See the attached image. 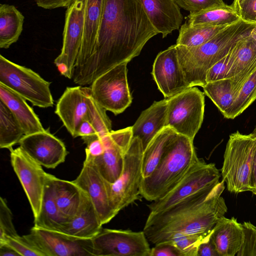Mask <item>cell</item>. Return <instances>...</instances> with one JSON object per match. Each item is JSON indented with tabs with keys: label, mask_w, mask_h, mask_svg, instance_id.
Instances as JSON below:
<instances>
[{
	"label": "cell",
	"mask_w": 256,
	"mask_h": 256,
	"mask_svg": "<svg viewBox=\"0 0 256 256\" xmlns=\"http://www.w3.org/2000/svg\"><path fill=\"white\" fill-rule=\"evenodd\" d=\"M158 34L140 0H104L93 52L72 79L80 86L91 84L110 69L138 56Z\"/></svg>",
	"instance_id": "6da1fadb"
},
{
	"label": "cell",
	"mask_w": 256,
	"mask_h": 256,
	"mask_svg": "<svg viewBox=\"0 0 256 256\" xmlns=\"http://www.w3.org/2000/svg\"><path fill=\"white\" fill-rule=\"evenodd\" d=\"M224 184L222 180L166 210L150 212L143 230L148 242L155 245L177 234L208 236L228 210L221 196Z\"/></svg>",
	"instance_id": "7a4b0ae2"
},
{
	"label": "cell",
	"mask_w": 256,
	"mask_h": 256,
	"mask_svg": "<svg viewBox=\"0 0 256 256\" xmlns=\"http://www.w3.org/2000/svg\"><path fill=\"white\" fill-rule=\"evenodd\" d=\"M256 23L242 20L230 25L207 42L195 47L177 45L180 64L189 87L203 86L208 70L239 40L249 35Z\"/></svg>",
	"instance_id": "3957f363"
},
{
	"label": "cell",
	"mask_w": 256,
	"mask_h": 256,
	"mask_svg": "<svg viewBox=\"0 0 256 256\" xmlns=\"http://www.w3.org/2000/svg\"><path fill=\"white\" fill-rule=\"evenodd\" d=\"M199 160L194 140L178 134L152 174L142 178L140 196L150 202L163 197L183 178Z\"/></svg>",
	"instance_id": "277c9868"
},
{
	"label": "cell",
	"mask_w": 256,
	"mask_h": 256,
	"mask_svg": "<svg viewBox=\"0 0 256 256\" xmlns=\"http://www.w3.org/2000/svg\"><path fill=\"white\" fill-rule=\"evenodd\" d=\"M256 140L237 131L230 134L221 169L227 190L236 194L252 190L251 176Z\"/></svg>",
	"instance_id": "5b68a950"
},
{
	"label": "cell",
	"mask_w": 256,
	"mask_h": 256,
	"mask_svg": "<svg viewBox=\"0 0 256 256\" xmlns=\"http://www.w3.org/2000/svg\"><path fill=\"white\" fill-rule=\"evenodd\" d=\"M0 83L18 94L33 106L52 107L54 104L50 82L32 70L0 56Z\"/></svg>",
	"instance_id": "8992f818"
},
{
	"label": "cell",
	"mask_w": 256,
	"mask_h": 256,
	"mask_svg": "<svg viewBox=\"0 0 256 256\" xmlns=\"http://www.w3.org/2000/svg\"><path fill=\"white\" fill-rule=\"evenodd\" d=\"M143 152L140 140L133 137L124 156L123 169L120 176L114 183L108 182L110 204L116 214L140 196Z\"/></svg>",
	"instance_id": "52a82bcc"
},
{
	"label": "cell",
	"mask_w": 256,
	"mask_h": 256,
	"mask_svg": "<svg viewBox=\"0 0 256 256\" xmlns=\"http://www.w3.org/2000/svg\"><path fill=\"white\" fill-rule=\"evenodd\" d=\"M167 126L191 140L200 129L204 112V94L190 87L167 98Z\"/></svg>",
	"instance_id": "ba28073f"
},
{
	"label": "cell",
	"mask_w": 256,
	"mask_h": 256,
	"mask_svg": "<svg viewBox=\"0 0 256 256\" xmlns=\"http://www.w3.org/2000/svg\"><path fill=\"white\" fill-rule=\"evenodd\" d=\"M220 175L214 164L200 159L168 193L148 206L150 213L162 211L200 191L214 187L220 182Z\"/></svg>",
	"instance_id": "9c48e42d"
},
{
	"label": "cell",
	"mask_w": 256,
	"mask_h": 256,
	"mask_svg": "<svg viewBox=\"0 0 256 256\" xmlns=\"http://www.w3.org/2000/svg\"><path fill=\"white\" fill-rule=\"evenodd\" d=\"M127 64H120L106 72L90 87L97 102L115 115L122 112L132 102L127 79Z\"/></svg>",
	"instance_id": "30bf717a"
},
{
	"label": "cell",
	"mask_w": 256,
	"mask_h": 256,
	"mask_svg": "<svg viewBox=\"0 0 256 256\" xmlns=\"http://www.w3.org/2000/svg\"><path fill=\"white\" fill-rule=\"evenodd\" d=\"M86 0H74L66 12L62 46L54 64L60 74L72 79L74 66L78 56L84 30Z\"/></svg>",
	"instance_id": "8fae6325"
},
{
	"label": "cell",
	"mask_w": 256,
	"mask_h": 256,
	"mask_svg": "<svg viewBox=\"0 0 256 256\" xmlns=\"http://www.w3.org/2000/svg\"><path fill=\"white\" fill-rule=\"evenodd\" d=\"M94 256H150L144 232L102 228L92 238Z\"/></svg>",
	"instance_id": "7c38bea8"
},
{
	"label": "cell",
	"mask_w": 256,
	"mask_h": 256,
	"mask_svg": "<svg viewBox=\"0 0 256 256\" xmlns=\"http://www.w3.org/2000/svg\"><path fill=\"white\" fill-rule=\"evenodd\" d=\"M26 238L45 256H94L92 238L32 227Z\"/></svg>",
	"instance_id": "4fadbf2b"
},
{
	"label": "cell",
	"mask_w": 256,
	"mask_h": 256,
	"mask_svg": "<svg viewBox=\"0 0 256 256\" xmlns=\"http://www.w3.org/2000/svg\"><path fill=\"white\" fill-rule=\"evenodd\" d=\"M10 152L12 166L26 194L35 219L41 210L47 173L42 165L20 146Z\"/></svg>",
	"instance_id": "5bb4252c"
},
{
	"label": "cell",
	"mask_w": 256,
	"mask_h": 256,
	"mask_svg": "<svg viewBox=\"0 0 256 256\" xmlns=\"http://www.w3.org/2000/svg\"><path fill=\"white\" fill-rule=\"evenodd\" d=\"M152 74L158 90L166 98L190 88L178 61L176 44L158 53Z\"/></svg>",
	"instance_id": "9a60e30c"
},
{
	"label": "cell",
	"mask_w": 256,
	"mask_h": 256,
	"mask_svg": "<svg viewBox=\"0 0 256 256\" xmlns=\"http://www.w3.org/2000/svg\"><path fill=\"white\" fill-rule=\"evenodd\" d=\"M73 182L90 198L102 225L116 215L110 204L108 182L91 160L86 158L80 174Z\"/></svg>",
	"instance_id": "2e32d148"
},
{
	"label": "cell",
	"mask_w": 256,
	"mask_h": 256,
	"mask_svg": "<svg viewBox=\"0 0 256 256\" xmlns=\"http://www.w3.org/2000/svg\"><path fill=\"white\" fill-rule=\"evenodd\" d=\"M18 144L30 157L48 168L64 162L68 154L64 143L48 130L24 135Z\"/></svg>",
	"instance_id": "e0dca14e"
},
{
	"label": "cell",
	"mask_w": 256,
	"mask_h": 256,
	"mask_svg": "<svg viewBox=\"0 0 256 256\" xmlns=\"http://www.w3.org/2000/svg\"><path fill=\"white\" fill-rule=\"evenodd\" d=\"M256 71V39L250 34L236 42L231 50L226 78L231 80L235 99L244 83Z\"/></svg>",
	"instance_id": "ac0fdd59"
},
{
	"label": "cell",
	"mask_w": 256,
	"mask_h": 256,
	"mask_svg": "<svg viewBox=\"0 0 256 256\" xmlns=\"http://www.w3.org/2000/svg\"><path fill=\"white\" fill-rule=\"evenodd\" d=\"M88 99L84 87H68L56 104L55 113L73 138L78 128L88 116Z\"/></svg>",
	"instance_id": "d6986e66"
},
{
	"label": "cell",
	"mask_w": 256,
	"mask_h": 256,
	"mask_svg": "<svg viewBox=\"0 0 256 256\" xmlns=\"http://www.w3.org/2000/svg\"><path fill=\"white\" fill-rule=\"evenodd\" d=\"M140 1L152 24L163 38L181 26L183 16L174 0Z\"/></svg>",
	"instance_id": "ffe728a7"
},
{
	"label": "cell",
	"mask_w": 256,
	"mask_h": 256,
	"mask_svg": "<svg viewBox=\"0 0 256 256\" xmlns=\"http://www.w3.org/2000/svg\"><path fill=\"white\" fill-rule=\"evenodd\" d=\"M104 4V0H86L83 37L72 76L82 68L93 52L98 38Z\"/></svg>",
	"instance_id": "44dd1931"
},
{
	"label": "cell",
	"mask_w": 256,
	"mask_h": 256,
	"mask_svg": "<svg viewBox=\"0 0 256 256\" xmlns=\"http://www.w3.org/2000/svg\"><path fill=\"white\" fill-rule=\"evenodd\" d=\"M104 146V152L91 160L102 176L108 182H115L123 169L124 156L128 149L112 130L100 138Z\"/></svg>",
	"instance_id": "7402d4cb"
},
{
	"label": "cell",
	"mask_w": 256,
	"mask_h": 256,
	"mask_svg": "<svg viewBox=\"0 0 256 256\" xmlns=\"http://www.w3.org/2000/svg\"><path fill=\"white\" fill-rule=\"evenodd\" d=\"M167 98L154 102L142 111L132 126L133 137L139 138L144 150L156 136L167 126Z\"/></svg>",
	"instance_id": "603a6c76"
},
{
	"label": "cell",
	"mask_w": 256,
	"mask_h": 256,
	"mask_svg": "<svg viewBox=\"0 0 256 256\" xmlns=\"http://www.w3.org/2000/svg\"><path fill=\"white\" fill-rule=\"evenodd\" d=\"M98 212L90 198L84 192L76 215L64 226L62 232L84 238H92L102 229Z\"/></svg>",
	"instance_id": "cb8c5ba5"
},
{
	"label": "cell",
	"mask_w": 256,
	"mask_h": 256,
	"mask_svg": "<svg viewBox=\"0 0 256 256\" xmlns=\"http://www.w3.org/2000/svg\"><path fill=\"white\" fill-rule=\"evenodd\" d=\"M0 100L10 110L22 126L24 135L46 130L26 100L0 83Z\"/></svg>",
	"instance_id": "d4e9b609"
},
{
	"label": "cell",
	"mask_w": 256,
	"mask_h": 256,
	"mask_svg": "<svg viewBox=\"0 0 256 256\" xmlns=\"http://www.w3.org/2000/svg\"><path fill=\"white\" fill-rule=\"evenodd\" d=\"M220 256H235L244 241L242 224L232 217H222L216 224L212 234Z\"/></svg>",
	"instance_id": "484cf974"
},
{
	"label": "cell",
	"mask_w": 256,
	"mask_h": 256,
	"mask_svg": "<svg viewBox=\"0 0 256 256\" xmlns=\"http://www.w3.org/2000/svg\"><path fill=\"white\" fill-rule=\"evenodd\" d=\"M54 178V176L46 174L42 208L38 216L34 219V226L62 232L66 220L56 204Z\"/></svg>",
	"instance_id": "4316f807"
},
{
	"label": "cell",
	"mask_w": 256,
	"mask_h": 256,
	"mask_svg": "<svg viewBox=\"0 0 256 256\" xmlns=\"http://www.w3.org/2000/svg\"><path fill=\"white\" fill-rule=\"evenodd\" d=\"M177 134L171 128L166 126L160 130L150 142L143 152V178H147L152 174Z\"/></svg>",
	"instance_id": "83f0119b"
},
{
	"label": "cell",
	"mask_w": 256,
	"mask_h": 256,
	"mask_svg": "<svg viewBox=\"0 0 256 256\" xmlns=\"http://www.w3.org/2000/svg\"><path fill=\"white\" fill-rule=\"evenodd\" d=\"M54 196L58 208L66 221L76 214L81 204L84 191L73 181L54 176Z\"/></svg>",
	"instance_id": "f1b7e54d"
},
{
	"label": "cell",
	"mask_w": 256,
	"mask_h": 256,
	"mask_svg": "<svg viewBox=\"0 0 256 256\" xmlns=\"http://www.w3.org/2000/svg\"><path fill=\"white\" fill-rule=\"evenodd\" d=\"M24 16L13 5L0 4V48H8L22 32Z\"/></svg>",
	"instance_id": "f546056e"
},
{
	"label": "cell",
	"mask_w": 256,
	"mask_h": 256,
	"mask_svg": "<svg viewBox=\"0 0 256 256\" xmlns=\"http://www.w3.org/2000/svg\"><path fill=\"white\" fill-rule=\"evenodd\" d=\"M241 19L233 6L225 5L194 14H190L187 21L190 25L230 26Z\"/></svg>",
	"instance_id": "4dcf8cb0"
},
{
	"label": "cell",
	"mask_w": 256,
	"mask_h": 256,
	"mask_svg": "<svg viewBox=\"0 0 256 256\" xmlns=\"http://www.w3.org/2000/svg\"><path fill=\"white\" fill-rule=\"evenodd\" d=\"M228 26L190 25L186 22L180 26L176 44L187 47L199 46L208 41Z\"/></svg>",
	"instance_id": "1f68e13d"
},
{
	"label": "cell",
	"mask_w": 256,
	"mask_h": 256,
	"mask_svg": "<svg viewBox=\"0 0 256 256\" xmlns=\"http://www.w3.org/2000/svg\"><path fill=\"white\" fill-rule=\"evenodd\" d=\"M24 136L20 124L7 106L0 100V148L10 150Z\"/></svg>",
	"instance_id": "d6a6232c"
},
{
	"label": "cell",
	"mask_w": 256,
	"mask_h": 256,
	"mask_svg": "<svg viewBox=\"0 0 256 256\" xmlns=\"http://www.w3.org/2000/svg\"><path fill=\"white\" fill-rule=\"evenodd\" d=\"M202 88L204 94L212 100L224 116L236 98L231 80L224 78L208 82Z\"/></svg>",
	"instance_id": "836d02e7"
},
{
	"label": "cell",
	"mask_w": 256,
	"mask_h": 256,
	"mask_svg": "<svg viewBox=\"0 0 256 256\" xmlns=\"http://www.w3.org/2000/svg\"><path fill=\"white\" fill-rule=\"evenodd\" d=\"M88 99V117L98 138H101L112 130V122L106 113V110L94 98L90 87H84Z\"/></svg>",
	"instance_id": "e575fe53"
},
{
	"label": "cell",
	"mask_w": 256,
	"mask_h": 256,
	"mask_svg": "<svg viewBox=\"0 0 256 256\" xmlns=\"http://www.w3.org/2000/svg\"><path fill=\"white\" fill-rule=\"evenodd\" d=\"M256 100V71L244 83L233 104L224 116L234 119L244 111Z\"/></svg>",
	"instance_id": "d590c367"
},
{
	"label": "cell",
	"mask_w": 256,
	"mask_h": 256,
	"mask_svg": "<svg viewBox=\"0 0 256 256\" xmlns=\"http://www.w3.org/2000/svg\"><path fill=\"white\" fill-rule=\"evenodd\" d=\"M206 236L196 234H177L169 238L166 241L170 242L176 246L180 251L182 256H197L198 246Z\"/></svg>",
	"instance_id": "8d00e7d4"
},
{
	"label": "cell",
	"mask_w": 256,
	"mask_h": 256,
	"mask_svg": "<svg viewBox=\"0 0 256 256\" xmlns=\"http://www.w3.org/2000/svg\"><path fill=\"white\" fill-rule=\"evenodd\" d=\"M18 234L13 224L12 214L5 198H0V242L6 236L13 237Z\"/></svg>",
	"instance_id": "74e56055"
},
{
	"label": "cell",
	"mask_w": 256,
	"mask_h": 256,
	"mask_svg": "<svg viewBox=\"0 0 256 256\" xmlns=\"http://www.w3.org/2000/svg\"><path fill=\"white\" fill-rule=\"evenodd\" d=\"M6 243L14 250L20 256H45L44 254L34 246L24 236L13 237L6 236L0 244Z\"/></svg>",
	"instance_id": "f35d334b"
},
{
	"label": "cell",
	"mask_w": 256,
	"mask_h": 256,
	"mask_svg": "<svg viewBox=\"0 0 256 256\" xmlns=\"http://www.w3.org/2000/svg\"><path fill=\"white\" fill-rule=\"evenodd\" d=\"M244 241L236 256H256V226L250 222L242 224Z\"/></svg>",
	"instance_id": "ab89813d"
},
{
	"label": "cell",
	"mask_w": 256,
	"mask_h": 256,
	"mask_svg": "<svg viewBox=\"0 0 256 256\" xmlns=\"http://www.w3.org/2000/svg\"><path fill=\"white\" fill-rule=\"evenodd\" d=\"M179 7L190 14L202 12L210 8L226 5L223 0H174Z\"/></svg>",
	"instance_id": "60d3db41"
},
{
	"label": "cell",
	"mask_w": 256,
	"mask_h": 256,
	"mask_svg": "<svg viewBox=\"0 0 256 256\" xmlns=\"http://www.w3.org/2000/svg\"><path fill=\"white\" fill-rule=\"evenodd\" d=\"M232 48L226 55L208 70L206 74V83L226 78L230 68Z\"/></svg>",
	"instance_id": "b9f144b4"
},
{
	"label": "cell",
	"mask_w": 256,
	"mask_h": 256,
	"mask_svg": "<svg viewBox=\"0 0 256 256\" xmlns=\"http://www.w3.org/2000/svg\"><path fill=\"white\" fill-rule=\"evenodd\" d=\"M235 9L242 20L248 23H256V0H246Z\"/></svg>",
	"instance_id": "7bdbcfd3"
},
{
	"label": "cell",
	"mask_w": 256,
	"mask_h": 256,
	"mask_svg": "<svg viewBox=\"0 0 256 256\" xmlns=\"http://www.w3.org/2000/svg\"><path fill=\"white\" fill-rule=\"evenodd\" d=\"M150 256H182L180 251L170 242L165 241L154 245Z\"/></svg>",
	"instance_id": "ee69618b"
},
{
	"label": "cell",
	"mask_w": 256,
	"mask_h": 256,
	"mask_svg": "<svg viewBox=\"0 0 256 256\" xmlns=\"http://www.w3.org/2000/svg\"><path fill=\"white\" fill-rule=\"evenodd\" d=\"M212 232L199 244L197 256H220L212 237Z\"/></svg>",
	"instance_id": "f6af8a7d"
},
{
	"label": "cell",
	"mask_w": 256,
	"mask_h": 256,
	"mask_svg": "<svg viewBox=\"0 0 256 256\" xmlns=\"http://www.w3.org/2000/svg\"><path fill=\"white\" fill-rule=\"evenodd\" d=\"M86 146V158H94L102 155L105 150L104 146L100 138L92 141Z\"/></svg>",
	"instance_id": "bcb514c9"
},
{
	"label": "cell",
	"mask_w": 256,
	"mask_h": 256,
	"mask_svg": "<svg viewBox=\"0 0 256 256\" xmlns=\"http://www.w3.org/2000/svg\"><path fill=\"white\" fill-rule=\"evenodd\" d=\"M74 0H35L38 6L44 9L68 7Z\"/></svg>",
	"instance_id": "7dc6e473"
},
{
	"label": "cell",
	"mask_w": 256,
	"mask_h": 256,
	"mask_svg": "<svg viewBox=\"0 0 256 256\" xmlns=\"http://www.w3.org/2000/svg\"><path fill=\"white\" fill-rule=\"evenodd\" d=\"M0 256H20L12 247L6 243L0 244Z\"/></svg>",
	"instance_id": "c3c4849f"
},
{
	"label": "cell",
	"mask_w": 256,
	"mask_h": 256,
	"mask_svg": "<svg viewBox=\"0 0 256 256\" xmlns=\"http://www.w3.org/2000/svg\"><path fill=\"white\" fill-rule=\"evenodd\" d=\"M251 192L256 195V150L253 161L251 176Z\"/></svg>",
	"instance_id": "681fc988"
},
{
	"label": "cell",
	"mask_w": 256,
	"mask_h": 256,
	"mask_svg": "<svg viewBox=\"0 0 256 256\" xmlns=\"http://www.w3.org/2000/svg\"><path fill=\"white\" fill-rule=\"evenodd\" d=\"M246 0H234V2L232 4L234 8H235L238 5L242 3Z\"/></svg>",
	"instance_id": "f907efd6"
},
{
	"label": "cell",
	"mask_w": 256,
	"mask_h": 256,
	"mask_svg": "<svg viewBox=\"0 0 256 256\" xmlns=\"http://www.w3.org/2000/svg\"><path fill=\"white\" fill-rule=\"evenodd\" d=\"M249 134L252 138L256 140V126H255L252 132Z\"/></svg>",
	"instance_id": "816d5d0a"
},
{
	"label": "cell",
	"mask_w": 256,
	"mask_h": 256,
	"mask_svg": "<svg viewBox=\"0 0 256 256\" xmlns=\"http://www.w3.org/2000/svg\"><path fill=\"white\" fill-rule=\"evenodd\" d=\"M250 35L256 39V26L251 32Z\"/></svg>",
	"instance_id": "f5cc1de1"
}]
</instances>
